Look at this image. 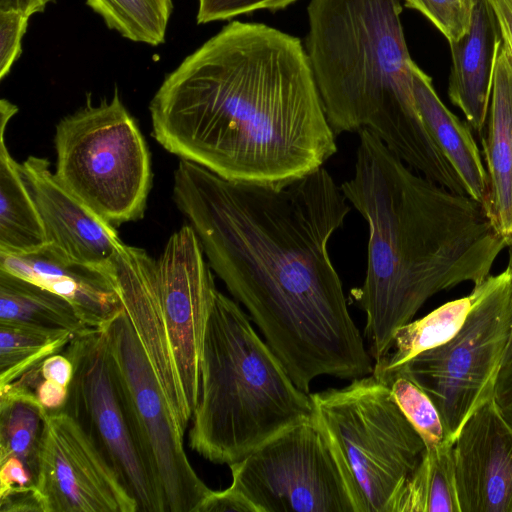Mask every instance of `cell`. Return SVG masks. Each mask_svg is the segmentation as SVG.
Here are the masks:
<instances>
[{"instance_id": "ac0fdd59", "label": "cell", "mask_w": 512, "mask_h": 512, "mask_svg": "<svg viewBox=\"0 0 512 512\" xmlns=\"http://www.w3.org/2000/svg\"><path fill=\"white\" fill-rule=\"evenodd\" d=\"M482 138L490 183L487 215L500 235L512 243V55L501 38Z\"/></svg>"}, {"instance_id": "4dcf8cb0", "label": "cell", "mask_w": 512, "mask_h": 512, "mask_svg": "<svg viewBox=\"0 0 512 512\" xmlns=\"http://www.w3.org/2000/svg\"><path fill=\"white\" fill-rule=\"evenodd\" d=\"M196 512H257L255 506L234 486L211 491Z\"/></svg>"}, {"instance_id": "44dd1931", "label": "cell", "mask_w": 512, "mask_h": 512, "mask_svg": "<svg viewBox=\"0 0 512 512\" xmlns=\"http://www.w3.org/2000/svg\"><path fill=\"white\" fill-rule=\"evenodd\" d=\"M0 322L65 329L74 335L89 328L67 299L3 269H0Z\"/></svg>"}, {"instance_id": "7402d4cb", "label": "cell", "mask_w": 512, "mask_h": 512, "mask_svg": "<svg viewBox=\"0 0 512 512\" xmlns=\"http://www.w3.org/2000/svg\"><path fill=\"white\" fill-rule=\"evenodd\" d=\"M386 512H460L454 486L452 443L426 448L390 500Z\"/></svg>"}, {"instance_id": "74e56055", "label": "cell", "mask_w": 512, "mask_h": 512, "mask_svg": "<svg viewBox=\"0 0 512 512\" xmlns=\"http://www.w3.org/2000/svg\"><path fill=\"white\" fill-rule=\"evenodd\" d=\"M510 275V282H511V309H512V244H511V250H510V257H509V264L506 269ZM512 364V329L510 334L509 343L505 352L504 360H503V367L509 366Z\"/></svg>"}, {"instance_id": "836d02e7", "label": "cell", "mask_w": 512, "mask_h": 512, "mask_svg": "<svg viewBox=\"0 0 512 512\" xmlns=\"http://www.w3.org/2000/svg\"><path fill=\"white\" fill-rule=\"evenodd\" d=\"M44 379L69 386L72 381L74 368L71 360L65 354H53L47 357L39 366Z\"/></svg>"}, {"instance_id": "9a60e30c", "label": "cell", "mask_w": 512, "mask_h": 512, "mask_svg": "<svg viewBox=\"0 0 512 512\" xmlns=\"http://www.w3.org/2000/svg\"><path fill=\"white\" fill-rule=\"evenodd\" d=\"M21 167L40 212L48 245L75 262L112 269L122 243L115 226L69 192L51 171L47 159L29 156Z\"/></svg>"}, {"instance_id": "ba28073f", "label": "cell", "mask_w": 512, "mask_h": 512, "mask_svg": "<svg viewBox=\"0 0 512 512\" xmlns=\"http://www.w3.org/2000/svg\"><path fill=\"white\" fill-rule=\"evenodd\" d=\"M471 294L469 314L450 340L393 370L406 374L429 396L452 444L473 412L494 398L512 329L507 270L489 275Z\"/></svg>"}, {"instance_id": "f1b7e54d", "label": "cell", "mask_w": 512, "mask_h": 512, "mask_svg": "<svg viewBox=\"0 0 512 512\" xmlns=\"http://www.w3.org/2000/svg\"><path fill=\"white\" fill-rule=\"evenodd\" d=\"M298 0H197V24L232 20L256 11H278Z\"/></svg>"}, {"instance_id": "d6a6232c", "label": "cell", "mask_w": 512, "mask_h": 512, "mask_svg": "<svg viewBox=\"0 0 512 512\" xmlns=\"http://www.w3.org/2000/svg\"><path fill=\"white\" fill-rule=\"evenodd\" d=\"M32 485H35L34 478L20 459L11 456L0 460V492Z\"/></svg>"}, {"instance_id": "484cf974", "label": "cell", "mask_w": 512, "mask_h": 512, "mask_svg": "<svg viewBox=\"0 0 512 512\" xmlns=\"http://www.w3.org/2000/svg\"><path fill=\"white\" fill-rule=\"evenodd\" d=\"M108 29L136 43L165 42L173 0H85Z\"/></svg>"}, {"instance_id": "d4e9b609", "label": "cell", "mask_w": 512, "mask_h": 512, "mask_svg": "<svg viewBox=\"0 0 512 512\" xmlns=\"http://www.w3.org/2000/svg\"><path fill=\"white\" fill-rule=\"evenodd\" d=\"M74 334L31 324L0 322V388L64 350Z\"/></svg>"}, {"instance_id": "7c38bea8", "label": "cell", "mask_w": 512, "mask_h": 512, "mask_svg": "<svg viewBox=\"0 0 512 512\" xmlns=\"http://www.w3.org/2000/svg\"><path fill=\"white\" fill-rule=\"evenodd\" d=\"M74 373L64 406L88 434L139 512H165L163 502L133 441L110 365L103 329L75 334L65 347Z\"/></svg>"}, {"instance_id": "cb8c5ba5", "label": "cell", "mask_w": 512, "mask_h": 512, "mask_svg": "<svg viewBox=\"0 0 512 512\" xmlns=\"http://www.w3.org/2000/svg\"><path fill=\"white\" fill-rule=\"evenodd\" d=\"M472 294L443 304L421 319L410 321L394 335L389 353L374 364L373 374L381 377L402 366L423 351L450 340L464 324L471 305Z\"/></svg>"}, {"instance_id": "30bf717a", "label": "cell", "mask_w": 512, "mask_h": 512, "mask_svg": "<svg viewBox=\"0 0 512 512\" xmlns=\"http://www.w3.org/2000/svg\"><path fill=\"white\" fill-rule=\"evenodd\" d=\"M316 413L342 451L369 512L388 504L426 449L390 388L369 374L311 394Z\"/></svg>"}, {"instance_id": "8fae6325", "label": "cell", "mask_w": 512, "mask_h": 512, "mask_svg": "<svg viewBox=\"0 0 512 512\" xmlns=\"http://www.w3.org/2000/svg\"><path fill=\"white\" fill-rule=\"evenodd\" d=\"M102 329L133 441L165 512H196L212 490L187 457L185 431L172 413L124 311Z\"/></svg>"}, {"instance_id": "f546056e", "label": "cell", "mask_w": 512, "mask_h": 512, "mask_svg": "<svg viewBox=\"0 0 512 512\" xmlns=\"http://www.w3.org/2000/svg\"><path fill=\"white\" fill-rule=\"evenodd\" d=\"M29 18L15 10H0V80L10 73L21 56Z\"/></svg>"}, {"instance_id": "4fadbf2b", "label": "cell", "mask_w": 512, "mask_h": 512, "mask_svg": "<svg viewBox=\"0 0 512 512\" xmlns=\"http://www.w3.org/2000/svg\"><path fill=\"white\" fill-rule=\"evenodd\" d=\"M35 487L43 512H139L113 467L64 408L46 413Z\"/></svg>"}, {"instance_id": "603a6c76", "label": "cell", "mask_w": 512, "mask_h": 512, "mask_svg": "<svg viewBox=\"0 0 512 512\" xmlns=\"http://www.w3.org/2000/svg\"><path fill=\"white\" fill-rule=\"evenodd\" d=\"M47 411L35 391L22 381L0 388V460L20 459L34 481Z\"/></svg>"}, {"instance_id": "277c9868", "label": "cell", "mask_w": 512, "mask_h": 512, "mask_svg": "<svg viewBox=\"0 0 512 512\" xmlns=\"http://www.w3.org/2000/svg\"><path fill=\"white\" fill-rule=\"evenodd\" d=\"M403 0H310L303 43L337 136L368 129L409 167L466 195L418 110Z\"/></svg>"}, {"instance_id": "3957f363", "label": "cell", "mask_w": 512, "mask_h": 512, "mask_svg": "<svg viewBox=\"0 0 512 512\" xmlns=\"http://www.w3.org/2000/svg\"><path fill=\"white\" fill-rule=\"evenodd\" d=\"M340 187L368 225L366 276L352 294L366 314L374 364L429 298L481 283L512 244L478 202L416 172L368 129Z\"/></svg>"}, {"instance_id": "52a82bcc", "label": "cell", "mask_w": 512, "mask_h": 512, "mask_svg": "<svg viewBox=\"0 0 512 512\" xmlns=\"http://www.w3.org/2000/svg\"><path fill=\"white\" fill-rule=\"evenodd\" d=\"M58 181L102 219L118 226L143 217L151 187L146 141L122 102L112 98L83 107L56 126Z\"/></svg>"}, {"instance_id": "e0dca14e", "label": "cell", "mask_w": 512, "mask_h": 512, "mask_svg": "<svg viewBox=\"0 0 512 512\" xmlns=\"http://www.w3.org/2000/svg\"><path fill=\"white\" fill-rule=\"evenodd\" d=\"M501 38L489 0H474L469 30L458 40L448 42L452 60L448 96L478 133L483 132L488 116Z\"/></svg>"}, {"instance_id": "d590c367", "label": "cell", "mask_w": 512, "mask_h": 512, "mask_svg": "<svg viewBox=\"0 0 512 512\" xmlns=\"http://www.w3.org/2000/svg\"><path fill=\"white\" fill-rule=\"evenodd\" d=\"M498 20L503 41L512 55V0H489Z\"/></svg>"}, {"instance_id": "4316f807", "label": "cell", "mask_w": 512, "mask_h": 512, "mask_svg": "<svg viewBox=\"0 0 512 512\" xmlns=\"http://www.w3.org/2000/svg\"><path fill=\"white\" fill-rule=\"evenodd\" d=\"M377 378L388 385L394 400L421 436L426 448L438 446L447 441L437 408L411 378L398 370Z\"/></svg>"}, {"instance_id": "8992f818", "label": "cell", "mask_w": 512, "mask_h": 512, "mask_svg": "<svg viewBox=\"0 0 512 512\" xmlns=\"http://www.w3.org/2000/svg\"><path fill=\"white\" fill-rule=\"evenodd\" d=\"M204 255L186 224L157 260L123 242L113 258L123 311L184 431L199 398L204 334L217 291Z\"/></svg>"}, {"instance_id": "9c48e42d", "label": "cell", "mask_w": 512, "mask_h": 512, "mask_svg": "<svg viewBox=\"0 0 512 512\" xmlns=\"http://www.w3.org/2000/svg\"><path fill=\"white\" fill-rule=\"evenodd\" d=\"M229 467L231 485L257 512H369L340 447L317 413Z\"/></svg>"}, {"instance_id": "e575fe53", "label": "cell", "mask_w": 512, "mask_h": 512, "mask_svg": "<svg viewBox=\"0 0 512 512\" xmlns=\"http://www.w3.org/2000/svg\"><path fill=\"white\" fill-rule=\"evenodd\" d=\"M494 400L504 418L512 426V364L501 369L496 382Z\"/></svg>"}, {"instance_id": "1f68e13d", "label": "cell", "mask_w": 512, "mask_h": 512, "mask_svg": "<svg viewBox=\"0 0 512 512\" xmlns=\"http://www.w3.org/2000/svg\"><path fill=\"white\" fill-rule=\"evenodd\" d=\"M0 512H43L35 485L0 492Z\"/></svg>"}, {"instance_id": "83f0119b", "label": "cell", "mask_w": 512, "mask_h": 512, "mask_svg": "<svg viewBox=\"0 0 512 512\" xmlns=\"http://www.w3.org/2000/svg\"><path fill=\"white\" fill-rule=\"evenodd\" d=\"M403 4L423 14L450 42L469 30L474 0H403Z\"/></svg>"}, {"instance_id": "7a4b0ae2", "label": "cell", "mask_w": 512, "mask_h": 512, "mask_svg": "<svg viewBox=\"0 0 512 512\" xmlns=\"http://www.w3.org/2000/svg\"><path fill=\"white\" fill-rule=\"evenodd\" d=\"M168 152L238 182L283 184L337 151L301 40L233 20L168 73L149 104Z\"/></svg>"}, {"instance_id": "2e32d148", "label": "cell", "mask_w": 512, "mask_h": 512, "mask_svg": "<svg viewBox=\"0 0 512 512\" xmlns=\"http://www.w3.org/2000/svg\"><path fill=\"white\" fill-rule=\"evenodd\" d=\"M0 269L64 297L89 328H102L123 310L114 266L75 262L47 244L28 254H0Z\"/></svg>"}, {"instance_id": "8d00e7d4", "label": "cell", "mask_w": 512, "mask_h": 512, "mask_svg": "<svg viewBox=\"0 0 512 512\" xmlns=\"http://www.w3.org/2000/svg\"><path fill=\"white\" fill-rule=\"evenodd\" d=\"M56 0H0V10H15L31 17L42 13L48 4Z\"/></svg>"}, {"instance_id": "5b68a950", "label": "cell", "mask_w": 512, "mask_h": 512, "mask_svg": "<svg viewBox=\"0 0 512 512\" xmlns=\"http://www.w3.org/2000/svg\"><path fill=\"white\" fill-rule=\"evenodd\" d=\"M315 413L311 393L293 382L239 304L217 290L204 334L190 448L229 466Z\"/></svg>"}, {"instance_id": "d6986e66", "label": "cell", "mask_w": 512, "mask_h": 512, "mask_svg": "<svg viewBox=\"0 0 512 512\" xmlns=\"http://www.w3.org/2000/svg\"><path fill=\"white\" fill-rule=\"evenodd\" d=\"M412 80L418 110L432 138L457 174L466 194L478 202L487 214L489 176L470 126L444 105L433 87L431 77L416 63L412 67Z\"/></svg>"}, {"instance_id": "ffe728a7", "label": "cell", "mask_w": 512, "mask_h": 512, "mask_svg": "<svg viewBox=\"0 0 512 512\" xmlns=\"http://www.w3.org/2000/svg\"><path fill=\"white\" fill-rule=\"evenodd\" d=\"M17 106L0 102V254L22 255L44 248L47 236L21 164L5 145L8 122Z\"/></svg>"}, {"instance_id": "5bb4252c", "label": "cell", "mask_w": 512, "mask_h": 512, "mask_svg": "<svg viewBox=\"0 0 512 512\" xmlns=\"http://www.w3.org/2000/svg\"><path fill=\"white\" fill-rule=\"evenodd\" d=\"M452 461L460 512H512V426L494 398L461 427Z\"/></svg>"}, {"instance_id": "6da1fadb", "label": "cell", "mask_w": 512, "mask_h": 512, "mask_svg": "<svg viewBox=\"0 0 512 512\" xmlns=\"http://www.w3.org/2000/svg\"><path fill=\"white\" fill-rule=\"evenodd\" d=\"M173 198L211 269L301 390L309 393L322 375L372 373L328 251L351 207L324 166L273 185L228 180L181 160Z\"/></svg>"}]
</instances>
